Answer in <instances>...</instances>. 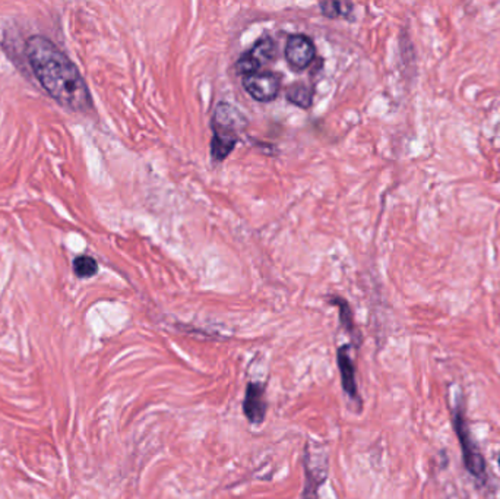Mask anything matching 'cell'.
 <instances>
[{
    "instance_id": "cell-14",
    "label": "cell",
    "mask_w": 500,
    "mask_h": 499,
    "mask_svg": "<svg viewBox=\"0 0 500 499\" xmlns=\"http://www.w3.org/2000/svg\"><path fill=\"white\" fill-rule=\"evenodd\" d=\"M499 465H500V457H499Z\"/></svg>"
},
{
    "instance_id": "cell-11",
    "label": "cell",
    "mask_w": 500,
    "mask_h": 499,
    "mask_svg": "<svg viewBox=\"0 0 500 499\" xmlns=\"http://www.w3.org/2000/svg\"><path fill=\"white\" fill-rule=\"evenodd\" d=\"M331 303L337 305L338 309H339V319H341V324L344 326V330H346L348 333V335H351L353 338H355V325H354V318H353V312L348 306V303L344 301V299H339V298H334L331 299Z\"/></svg>"
},
{
    "instance_id": "cell-1",
    "label": "cell",
    "mask_w": 500,
    "mask_h": 499,
    "mask_svg": "<svg viewBox=\"0 0 500 499\" xmlns=\"http://www.w3.org/2000/svg\"><path fill=\"white\" fill-rule=\"evenodd\" d=\"M25 56L41 87L60 104L75 112L92 106L89 89L73 62L57 45L43 36L27 40Z\"/></svg>"
},
{
    "instance_id": "cell-12",
    "label": "cell",
    "mask_w": 500,
    "mask_h": 499,
    "mask_svg": "<svg viewBox=\"0 0 500 499\" xmlns=\"http://www.w3.org/2000/svg\"><path fill=\"white\" fill-rule=\"evenodd\" d=\"M73 271L78 277L81 278H89L92 275H96L97 271H98V263L97 261L91 258V256H87V255H82V256H78L75 261H73Z\"/></svg>"
},
{
    "instance_id": "cell-9",
    "label": "cell",
    "mask_w": 500,
    "mask_h": 499,
    "mask_svg": "<svg viewBox=\"0 0 500 499\" xmlns=\"http://www.w3.org/2000/svg\"><path fill=\"white\" fill-rule=\"evenodd\" d=\"M286 97L290 103L302 108H309L311 106V101H314V94H311L310 87L303 82L291 84L286 89Z\"/></svg>"
},
{
    "instance_id": "cell-8",
    "label": "cell",
    "mask_w": 500,
    "mask_h": 499,
    "mask_svg": "<svg viewBox=\"0 0 500 499\" xmlns=\"http://www.w3.org/2000/svg\"><path fill=\"white\" fill-rule=\"evenodd\" d=\"M304 473H306V483H304L302 499H318L319 488L328 477V457L319 461L318 467L315 469L309 454L304 452Z\"/></svg>"
},
{
    "instance_id": "cell-7",
    "label": "cell",
    "mask_w": 500,
    "mask_h": 499,
    "mask_svg": "<svg viewBox=\"0 0 500 499\" xmlns=\"http://www.w3.org/2000/svg\"><path fill=\"white\" fill-rule=\"evenodd\" d=\"M337 363L341 375V385L344 393H346L353 401L358 405L362 404L360 393H358V386L355 381V365L350 356V346H341L337 352Z\"/></svg>"
},
{
    "instance_id": "cell-4",
    "label": "cell",
    "mask_w": 500,
    "mask_h": 499,
    "mask_svg": "<svg viewBox=\"0 0 500 499\" xmlns=\"http://www.w3.org/2000/svg\"><path fill=\"white\" fill-rule=\"evenodd\" d=\"M243 87L253 100L270 103L278 96L281 89V80L278 75L272 72H256L243 78Z\"/></svg>"
},
{
    "instance_id": "cell-3",
    "label": "cell",
    "mask_w": 500,
    "mask_h": 499,
    "mask_svg": "<svg viewBox=\"0 0 500 499\" xmlns=\"http://www.w3.org/2000/svg\"><path fill=\"white\" fill-rule=\"evenodd\" d=\"M454 425H455V432L458 435L459 444H461V448H462V456H464L465 467L473 476L483 477L484 472H486V461H484V458L480 454V451H478L476 442L473 441L470 431H468V426L465 424L464 414L459 410L455 413Z\"/></svg>"
},
{
    "instance_id": "cell-6",
    "label": "cell",
    "mask_w": 500,
    "mask_h": 499,
    "mask_svg": "<svg viewBox=\"0 0 500 499\" xmlns=\"http://www.w3.org/2000/svg\"><path fill=\"white\" fill-rule=\"evenodd\" d=\"M267 398H265V386L260 382H249L243 400V413L249 424L259 426L267 416Z\"/></svg>"
},
{
    "instance_id": "cell-13",
    "label": "cell",
    "mask_w": 500,
    "mask_h": 499,
    "mask_svg": "<svg viewBox=\"0 0 500 499\" xmlns=\"http://www.w3.org/2000/svg\"><path fill=\"white\" fill-rule=\"evenodd\" d=\"M321 10L328 18H338V17H347L351 10V3H342V2H322Z\"/></svg>"
},
{
    "instance_id": "cell-10",
    "label": "cell",
    "mask_w": 500,
    "mask_h": 499,
    "mask_svg": "<svg viewBox=\"0 0 500 499\" xmlns=\"http://www.w3.org/2000/svg\"><path fill=\"white\" fill-rule=\"evenodd\" d=\"M247 55L252 57L260 68L275 57V41L270 37L262 38L247 52Z\"/></svg>"
},
{
    "instance_id": "cell-2",
    "label": "cell",
    "mask_w": 500,
    "mask_h": 499,
    "mask_svg": "<svg viewBox=\"0 0 500 499\" xmlns=\"http://www.w3.org/2000/svg\"><path fill=\"white\" fill-rule=\"evenodd\" d=\"M244 116L228 103H220L215 107L212 128L214 136L211 143L212 157L223 161L239 143L237 129L244 124Z\"/></svg>"
},
{
    "instance_id": "cell-5",
    "label": "cell",
    "mask_w": 500,
    "mask_h": 499,
    "mask_svg": "<svg viewBox=\"0 0 500 499\" xmlns=\"http://www.w3.org/2000/svg\"><path fill=\"white\" fill-rule=\"evenodd\" d=\"M286 59L288 65L295 71L306 69L315 59V44L307 36L293 34L286 41Z\"/></svg>"
}]
</instances>
